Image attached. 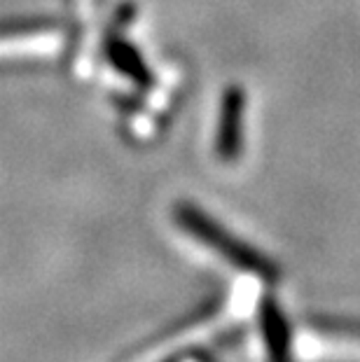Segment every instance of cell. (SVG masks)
<instances>
[{
    "label": "cell",
    "instance_id": "obj_1",
    "mask_svg": "<svg viewBox=\"0 0 360 362\" xmlns=\"http://www.w3.org/2000/svg\"><path fill=\"white\" fill-rule=\"evenodd\" d=\"M243 107H246V94L239 84H232L220 103V127L216 138V150L220 159L234 161L239 157L243 145Z\"/></svg>",
    "mask_w": 360,
    "mask_h": 362
},
{
    "label": "cell",
    "instance_id": "obj_2",
    "mask_svg": "<svg viewBox=\"0 0 360 362\" xmlns=\"http://www.w3.org/2000/svg\"><path fill=\"white\" fill-rule=\"evenodd\" d=\"M105 59L110 61L115 71L127 75V78L139 84V87L150 89L152 84H155V75L150 73L148 64H145L141 57V52L136 49L132 42H127L124 37H108V42H105Z\"/></svg>",
    "mask_w": 360,
    "mask_h": 362
}]
</instances>
